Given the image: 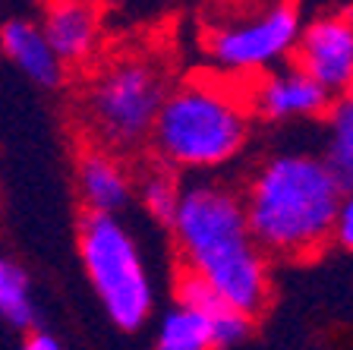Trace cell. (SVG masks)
Returning <instances> with one entry per match:
<instances>
[{"label": "cell", "instance_id": "cell-10", "mask_svg": "<svg viewBox=\"0 0 353 350\" xmlns=\"http://www.w3.org/2000/svg\"><path fill=\"white\" fill-rule=\"evenodd\" d=\"M176 300H180V307L192 309V313H199L208 322L214 350L234 347V344H240V341L250 338V331H252L250 315H243L240 309L228 307V303H224V300H221L202 278L192 275V271L180 269V278H176Z\"/></svg>", "mask_w": 353, "mask_h": 350}, {"label": "cell", "instance_id": "cell-2", "mask_svg": "<svg viewBox=\"0 0 353 350\" xmlns=\"http://www.w3.org/2000/svg\"><path fill=\"white\" fill-rule=\"evenodd\" d=\"M344 186L316 155H274L243 193V215L262 255L309 259L334 240Z\"/></svg>", "mask_w": 353, "mask_h": 350}, {"label": "cell", "instance_id": "cell-8", "mask_svg": "<svg viewBox=\"0 0 353 350\" xmlns=\"http://www.w3.org/2000/svg\"><path fill=\"white\" fill-rule=\"evenodd\" d=\"M252 108L268 120H290V117H316L331 108V95L316 82L303 76L296 66H287L265 76L252 92Z\"/></svg>", "mask_w": 353, "mask_h": 350}, {"label": "cell", "instance_id": "cell-14", "mask_svg": "<svg viewBox=\"0 0 353 350\" xmlns=\"http://www.w3.org/2000/svg\"><path fill=\"white\" fill-rule=\"evenodd\" d=\"M158 350H214L208 322L186 307L170 309L158 329Z\"/></svg>", "mask_w": 353, "mask_h": 350}, {"label": "cell", "instance_id": "cell-7", "mask_svg": "<svg viewBox=\"0 0 353 350\" xmlns=\"http://www.w3.org/2000/svg\"><path fill=\"white\" fill-rule=\"evenodd\" d=\"M294 66L331 98L353 82V26L344 13L309 19L294 44Z\"/></svg>", "mask_w": 353, "mask_h": 350}, {"label": "cell", "instance_id": "cell-13", "mask_svg": "<svg viewBox=\"0 0 353 350\" xmlns=\"http://www.w3.org/2000/svg\"><path fill=\"white\" fill-rule=\"evenodd\" d=\"M325 164L341 186L353 183V82L341 92L338 101L328 108V146H325Z\"/></svg>", "mask_w": 353, "mask_h": 350}, {"label": "cell", "instance_id": "cell-1", "mask_svg": "<svg viewBox=\"0 0 353 350\" xmlns=\"http://www.w3.org/2000/svg\"><path fill=\"white\" fill-rule=\"evenodd\" d=\"M170 227L183 271L202 278L243 315L262 313L268 303V259L252 240L234 190L208 180L183 186Z\"/></svg>", "mask_w": 353, "mask_h": 350}, {"label": "cell", "instance_id": "cell-11", "mask_svg": "<svg viewBox=\"0 0 353 350\" xmlns=\"http://www.w3.org/2000/svg\"><path fill=\"white\" fill-rule=\"evenodd\" d=\"M0 48L32 82L54 88L63 82V64L48 48L35 19H10L0 29Z\"/></svg>", "mask_w": 353, "mask_h": 350}, {"label": "cell", "instance_id": "cell-6", "mask_svg": "<svg viewBox=\"0 0 353 350\" xmlns=\"http://www.w3.org/2000/svg\"><path fill=\"white\" fill-rule=\"evenodd\" d=\"M300 29L303 16L290 3L256 7L252 13H236L234 19L214 26L208 35V54L224 70L256 73L294 51Z\"/></svg>", "mask_w": 353, "mask_h": 350}, {"label": "cell", "instance_id": "cell-5", "mask_svg": "<svg viewBox=\"0 0 353 350\" xmlns=\"http://www.w3.org/2000/svg\"><path fill=\"white\" fill-rule=\"evenodd\" d=\"M164 76L145 60H120L108 66L85 95V117L95 136L110 148H132L152 136L164 104Z\"/></svg>", "mask_w": 353, "mask_h": 350}, {"label": "cell", "instance_id": "cell-3", "mask_svg": "<svg viewBox=\"0 0 353 350\" xmlns=\"http://www.w3.org/2000/svg\"><path fill=\"white\" fill-rule=\"evenodd\" d=\"M152 142L170 168H218L246 142V110L230 92L212 82H183L164 95Z\"/></svg>", "mask_w": 353, "mask_h": 350}, {"label": "cell", "instance_id": "cell-18", "mask_svg": "<svg viewBox=\"0 0 353 350\" xmlns=\"http://www.w3.org/2000/svg\"><path fill=\"white\" fill-rule=\"evenodd\" d=\"M22 350H63L57 344V338L44 335V331H35V335L26 338V344H22Z\"/></svg>", "mask_w": 353, "mask_h": 350}, {"label": "cell", "instance_id": "cell-12", "mask_svg": "<svg viewBox=\"0 0 353 350\" xmlns=\"http://www.w3.org/2000/svg\"><path fill=\"white\" fill-rule=\"evenodd\" d=\"M79 193L88 215H114L130 202V177L101 148H88L79 158Z\"/></svg>", "mask_w": 353, "mask_h": 350}, {"label": "cell", "instance_id": "cell-17", "mask_svg": "<svg viewBox=\"0 0 353 350\" xmlns=\"http://www.w3.org/2000/svg\"><path fill=\"white\" fill-rule=\"evenodd\" d=\"M334 240L344 249H353V183L344 186V196H341L338 221H334Z\"/></svg>", "mask_w": 353, "mask_h": 350}, {"label": "cell", "instance_id": "cell-9", "mask_svg": "<svg viewBox=\"0 0 353 350\" xmlns=\"http://www.w3.org/2000/svg\"><path fill=\"white\" fill-rule=\"evenodd\" d=\"M98 26H101L98 10L92 3H73V0L48 3L41 22H38L44 41L60 64H76L95 51Z\"/></svg>", "mask_w": 353, "mask_h": 350}, {"label": "cell", "instance_id": "cell-15", "mask_svg": "<svg viewBox=\"0 0 353 350\" xmlns=\"http://www.w3.org/2000/svg\"><path fill=\"white\" fill-rule=\"evenodd\" d=\"M0 315L19 329H29L35 322V307L29 297V278L16 262L0 255Z\"/></svg>", "mask_w": 353, "mask_h": 350}, {"label": "cell", "instance_id": "cell-16", "mask_svg": "<svg viewBox=\"0 0 353 350\" xmlns=\"http://www.w3.org/2000/svg\"><path fill=\"white\" fill-rule=\"evenodd\" d=\"M180 190H183V186L176 183V177L170 174V171L154 168L152 174L142 180L139 196H142L145 208L154 215V218L164 221V224H170V221H174L176 205H180Z\"/></svg>", "mask_w": 353, "mask_h": 350}, {"label": "cell", "instance_id": "cell-4", "mask_svg": "<svg viewBox=\"0 0 353 350\" xmlns=\"http://www.w3.org/2000/svg\"><path fill=\"white\" fill-rule=\"evenodd\" d=\"M79 253L108 315L126 331L139 329L152 313V281L130 231L114 215H85Z\"/></svg>", "mask_w": 353, "mask_h": 350}]
</instances>
